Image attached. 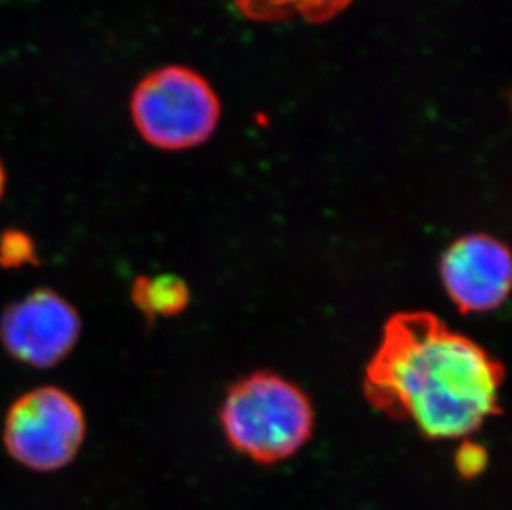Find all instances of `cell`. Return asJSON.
<instances>
[{"label":"cell","mask_w":512,"mask_h":510,"mask_svg":"<svg viewBox=\"0 0 512 510\" xmlns=\"http://www.w3.org/2000/svg\"><path fill=\"white\" fill-rule=\"evenodd\" d=\"M488 454L481 446L474 443H464L456 453V467L463 477H476L486 469Z\"/></svg>","instance_id":"30bf717a"},{"label":"cell","mask_w":512,"mask_h":510,"mask_svg":"<svg viewBox=\"0 0 512 510\" xmlns=\"http://www.w3.org/2000/svg\"><path fill=\"white\" fill-rule=\"evenodd\" d=\"M5 184H7V173H5L4 163L0 159V199L4 196Z\"/></svg>","instance_id":"8fae6325"},{"label":"cell","mask_w":512,"mask_h":510,"mask_svg":"<svg viewBox=\"0 0 512 510\" xmlns=\"http://www.w3.org/2000/svg\"><path fill=\"white\" fill-rule=\"evenodd\" d=\"M131 120L158 150L203 145L218 128L221 103L208 80L181 65L151 72L131 95Z\"/></svg>","instance_id":"3957f363"},{"label":"cell","mask_w":512,"mask_h":510,"mask_svg":"<svg viewBox=\"0 0 512 510\" xmlns=\"http://www.w3.org/2000/svg\"><path fill=\"white\" fill-rule=\"evenodd\" d=\"M39 249L34 237L22 229L9 227L0 232V267L5 270L24 269L39 265Z\"/></svg>","instance_id":"9c48e42d"},{"label":"cell","mask_w":512,"mask_h":510,"mask_svg":"<svg viewBox=\"0 0 512 510\" xmlns=\"http://www.w3.org/2000/svg\"><path fill=\"white\" fill-rule=\"evenodd\" d=\"M83 322L72 302L55 290L35 289L0 315V345L22 365L49 370L72 355Z\"/></svg>","instance_id":"5b68a950"},{"label":"cell","mask_w":512,"mask_h":510,"mask_svg":"<svg viewBox=\"0 0 512 510\" xmlns=\"http://www.w3.org/2000/svg\"><path fill=\"white\" fill-rule=\"evenodd\" d=\"M232 448L262 464L294 456L312 436L309 396L281 375L259 371L237 381L221 408Z\"/></svg>","instance_id":"7a4b0ae2"},{"label":"cell","mask_w":512,"mask_h":510,"mask_svg":"<svg viewBox=\"0 0 512 510\" xmlns=\"http://www.w3.org/2000/svg\"><path fill=\"white\" fill-rule=\"evenodd\" d=\"M247 19L257 22L304 19L325 22L334 19L352 0H234Z\"/></svg>","instance_id":"52a82bcc"},{"label":"cell","mask_w":512,"mask_h":510,"mask_svg":"<svg viewBox=\"0 0 512 510\" xmlns=\"http://www.w3.org/2000/svg\"><path fill=\"white\" fill-rule=\"evenodd\" d=\"M511 254L506 244L471 234L453 242L441 259L446 294L463 313L491 312L511 290Z\"/></svg>","instance_id":"8992f818"},{"label":"cell","mask_w":512,"mask_h":510,"mask_svg":"<svg viewBox=\"0 0 512 510\" xmlns=\"http://www.w3.org/2000/svg\"><path fill=\"white\" fill-rule=\"evenodd\" d=\"M87 436L82 405L58 386L25 391L5 414L2 441L10 458L35 472H54L77 458Z\"/></svg>","instance_id":"277c9868"},{"label":"cell","mask_w":512,"mask_h":510,"mask_svg":"<svg viewBox=\"0 0 512 510\" xmlns=\"http://www.w3.org/2000/svg\"><path fill=\"white\" fill-rule=\"evenodd\" d=\"M504 368L481 345L430 312L395 313L365 371L380 413L430 439L464 438L501 413Z\"/></svg>","instance_id":"6da1fadb"},{"label":"cell","mask_w":512,"mask_h":510,"mask_svg":"<svg viewBox=\"0 0 512 510\" xmlns=\"http://www.w3.org/2000/svg\"><path fill=\"white\" fill-rule=\"evenodd\" d=\"M130 295L135 307L148 318L174 317L189 304L188 285L174 275L138 277Z\"/></svg>","instance_id":"ba28073f"}]
</instances>
